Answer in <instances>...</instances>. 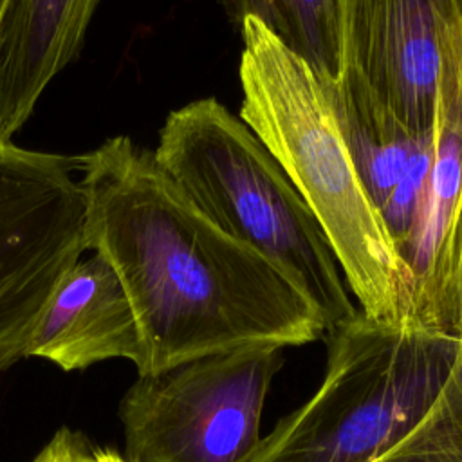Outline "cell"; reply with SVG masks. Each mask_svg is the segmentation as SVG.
<instances>
[{
    "label": "cell",
    "instance_id": "obj_8",
    "mask_svg": "<svg viewBox=\"0 0 462 462\" xmlns=\"http://www.w3.org/2000/svg\"><path fill=\"white\" fill-rule=\"evenodd\" d=\"M321 83L363 184L402 253L422 211L433 128L410 130L346 65Z\"/></svg>",
    "mask_w": 462,
    "mask_h": 462
},
{
    "label": "cell",
    "instance_id": "obj_13",
    "mask_svg": "<svg viewBox=\"0 0 462 462\" xmlns=\"http://www.w3.org/2000/svg\"><path fill=\"white\" fill-rule=\"evenodd\" d=\"M32 462H132L119 453L92 444L83 433L60 428L38 451Z\"/></svg>",
    "mask_w": 462,
    "mask_h": 462
},
{
    "label": "cell",
    "instance_id": "obj_6",
    "mask_svg": "<svg viewBox=\"0 0 462 462\" xmlns=\"http://www.w3.org/2000/svg\"><path fill=\"white\" fill-rule=\"evenodd\" d=\"M76 159L0 135V370L25 346L63 276L87 247Z\"/></svg>",
    "mask_w": 462,
    "mask_h": 462
},
{
    "label": "cell",
    "instance_id": "obj_7",
    "mask_svg": "<svg viewBox=\"0 0 462 462\" xmlns=\"http://www.w3.org/2000/svg\"><path fill=\"white\" fill-rule=\"evenodd\" d=\"M462 0H337L341 67L413 132L433 128L442 36Z\"/></svg>",
    "mask_w": 462,
    "mask_h": 462
},
{
    "label": "cell",
    "instance_id": "obj_14",
    "mask_svg": "<svg viewBox=\"0 0 462 462\" xmlns=\"http://www.w3.org/2000/svg\"><path fill=\"white\" fill-rule=\"evenodd\" d=\"M220 4L226 9V13L229 14V18L233 22H236L238 25L245 16L251 14V16L260 18L273 31L276 27L271 0H220Z\"/></svg>",
    "mask_w": 462,
    "mask_h": 462
},
{
    "label": "cell",
    "instance_id": "obj_12",
    "mask_svg": "<svg viewBox=\"0 0 462 462\" xmlns=\"http://www.w3.org/2000/svg\"><path fill=\"white\" fill-rule=\"evenodd\" d=\"M274 32L300 54L319 79L341 70V23L337 0H271Z\"/></svg>",
    "mask_w": 462,
    "mask_h": 462
},
{
    "label": "cell",
    "instance_id": "obj_2",
    "mask_svg": "<svg viewBox=\"0 0 462 462\" xmlns=\"http://www.w3.org/2000/svg\"><path fill=\"white\" fill-rule=\"evenodd\" d=\"M242 121L301 195L363 316L410 328L411 276L314 69L256 16L240 22Z\"/></svg>",
    "mask_w": 462,
    "mask_h": 462
},
{
    "label": "cell",
    "instance_id": "obj_11",
    "mask_svg": "<svg viewBox=\"0 0 462 462\" xmlns=\"http://www.w3.org/2000/svg\"><path fill=\"white\" fill-rule=\"evenodd\" d=\"M410 328L462 345V188L437 262L413 301Z\"/></svg>",
    "mask_w": 462,
    "mask_h": 462
},
{
    "label": "cell",
    "instance_id": "obj_1",
    "mask_svg": "<svg viewBox=\"0 0 462 462\" xmlns=\"http://www.w3.org/2000/svg\"><path fill=\"white\" fill-rule=\"evenodd\" d=\"M87 247L112 267L128 307L137 375L213 354L327 337L307 292L208 218L157 164L116 135L74 157Z\"/></svg>",
    "mask_w": 462,
    "mask_h": 462
},
{
    "label": "cell",
    "instance_id": "obj_4",
    "mask_svg": "<svg viewBox=\"0 0 462 462\" xmlns=\"http://www.w3.org/2000/svg\"><path fill=\"white\" fill-rule=\"evenodd\" d=\"M316 392L247 462H375L426 413L462 345L361 312L328 336Z\"/></svg>",
    "mask_w": 462,
    "mask_h": 462
},
{
    "label": "cell",
    "instance_id": "obj_15",
    "mask_svg": "<svg viewBox=\"0 0 462 462\" xmlns=\"http://www.w3.org/2000/svg\"><path fill=\"white\" fill-rule=\"evenodd\" d=\"M9 2H11V0H0V23H2V20H4V14H5V11H7Z\"/></svg>",
    "mask_w": 462,
    "mask_h": 462
},
{
    "label": "cell",
    "instance_id": "obj_5",
    "mask_svg": "<svg viewBox=\"0 0 462 462\" xmlns=\"http://www.w3.org/2000/svg\"><path fill=\"white\" fill-rule=\"evenodd\" d=\"M280 348H247L137 375L119 401L132 462H247L262 440Z\"/></svg>",
    "mask_w": 462,
    "mask_h": 462
},
{
    "label": "cell",
    "instance_id": "obj_9",
    "mask_svg": "<svg viewBox=\"0 0 462 462\" xmlns=\"http://www.w3.org/2000/svg\"><path fill=\"white\" fill-rule=\"evenodd\" d=\"M132 348V323L119 282L108 262L92 253L60 282L23 357H40L69 372L108 359L130 361Z\"/></svg>",
    "mask_w": 462,
    "mask_h": 462
},
{
    "label": "cell",
    "instance_id": "obj_10",
    "mask_svg": "<svg viewBox=\"0 0 462 462\" xmlns=\"http://www.w3.org/2000/svg\"><path fill=\"white\" fill-rule=\"evenodd\" d=\"M101 0H11L0 23V135L27 123L49 83L79 54Z\"/></svg>",
    "mask_w": 462,
    "mask_h": 462
},
{
    "label": "cell",
    "instance_id": "obj_3",
    "mask_svg": "<svg viewBox=\"0 0 462 462\" xmlns=\"http://www.w3.org/2000/svg\"><path fill=\"white\" fill-rule=\"evenodd\" d=\"M153 157L208 218L307 292L328 334L361 312L312 211L240 116L215 97L171 110Z\"/></svg>",
    "mask_w": 462,
    "mask_h": 462
}]
</instances>
